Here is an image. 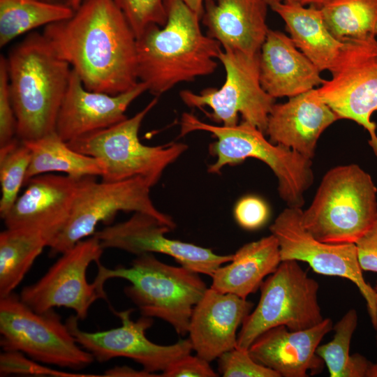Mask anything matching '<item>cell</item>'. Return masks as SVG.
Instances as JSON below:
<instances>
[{
	"label": "cell",
	"instance_id": "6da1fadb",
	"mask_svg": "<svg viewBox=\"0 0 377 377\" xmlns=\"http://www.w3.org/2000/svg\"><path fill=\"white\" fill-rule=\"evenodd\" d=\"M43 34L89 91L124 93L138 82L136 37L113 0H82Z\"/></svg>",
	"mask_w": 377,
	"mask_h": 377
},
{
	"label": "cell",
	"instance_id": "7a4b0ae2",
	"mask_svg": "<svg viewBox=\"0 0 377 377\" xmlns=\"http://www.w3.org/2000/svg\"><path fill=\"white\" fill-rule=\"evenodd\" d=\"M164 26L152 25L137 38L139 82L158 96L182 82L213 73L221 45L201 29V17L182 0H165Z\"/></svg>",
	"mask_w": 377,
	"mask_h": 377
},
{
	"label": "cell",
	"instance_id": "3957f363",
	"mask_svg": "<svg viewBox=\"0 0 377 377\" xmlns=\"http://www.w3.org/2000/svg\"><path fill=\"white\" fill-rule=\"evenodd\" d=\"M6 59L17 137L33 140L55 132L71 66L35 31L12 47Z\"/></svg>",
	"mask_w": 377,
	"mask_h": 377
},
{
	"label": "cell",
	"instance_id": "277c9868",
	"mask_svg": "<svg viewBox=\"0 0 377 377\" xmlns=\"http://www.w3.org/2000/svg\"><path fill=\"white\" fill-rule=\"evenodd\" d=\"M97 267L94 281L101 291L105 293L108 279L126 280L124 292L142 316L167 322L180 336L188 334L193 307L207 289L198 273L164 263L153 253L136 256L129 267Z\"/></svg>",
	"mask_w": 377,
	"mask_h": 377
},
{
	"label": "cell",
	"instance_id": "5b68a950",
	"mask_svg": "<svg viewBox=\"0 0 377 377\" xmlns=\"http://www.w3.org/2000/svg\"><path fill=\"white\" fill-rule=\"evenodd\" d=\"M180 127L181 136L202 131L211 133L216 138L209 147V153L216 158L209 165V172L219 173L226 165H237L247 158L258 159L274 173L279 195L288 207L302 208L304 205V194L314 179L312 159L272 143L266 139L263 132L244 121L232 126H216L184 112Z\"/></svg>",
	"mask_w": 377,
	"mask_h": 377
},
{
	"label": "cell",
	"instance_id": "8992f818",
	"mask_svg": "<svg viewBox=\"0 0 377 377\" xmlns=\"http://www.w3.org/2000/svg\"><path fill=\"white\" fill-rule=\"evenodd\" d=\"M377 218V188L357 164L338 165L323 177L313 200L302 212L304 228L330 244L355 243Z\"/></svg>",
	"mask_w": 377,
	"mask_h": 377
},
{
	"label": "cell",
	"instance_id": "52a82bcc",
	"mask_svg": "<svg viewBox=\"0 0 377 377\" xmlns=\"http://www.w3.org/2000/svg\"><path fill=\"white\" fill-rule=\"evenodd\" d=\"M157 102L156 97L132 117L66 143L75 151L103 163V181L117 182L141 177L154 186L165 168L188 149L184 143L147 146L140 141L141 124Z\"/></svg>",
	"mask_w": 377,
	"mask_h": 377
},
{
	"label": "cell",
	"instance_id": "ba28073f",
	"mask_svg": "<svg viewBox=\"0 0 377 377\" xmlns=\"http://www.w3.org/2000/svg\"><path fill=\"white\" fill-rule=\"evenodd\" d=\"M0 334L3 350L21 352L43 364L80 370L95 360L54 309L36 312L14 293L0 298Z\"/></svg>",
	"mask_w": 377,
	"mask_h": 377
},
{
	"label": "cell",
	"instance_id": "9c48e42d",
	"mask_svg": "<svg viewBox=\"0 0 377 377\" xmlns=\"http://www.w3.org/2000/svg\"><path fill=\"white\" fill-rule=\"evenodd\" d=\"M260 290L256 307L242 324L237 348L248 350L258 337L274 327L303 330L324 320L318 299L319 284L298 261H281L263 281Z\"/></svg>",
	"mask_w": 377,
	"mask_h": 377
},
{
	"label": "cell",
	"instance_id": "30bf717a",
	"mask_svg": "<svg viewBox=\"0 0 377 377\" xmlns=\"http://www.w3.org/2000/svg\"><path fill=\"white\" fill-rule=\"evenodd\" d=\"M218 59L223 64L226 79L219 88H207L199 94L190 90L179 93L187 106L203 109L212 121L226 126L238 124V115L244 121L258 128L265 134L268 117L275 104V98L269 95L260 82L259 54H248L242 52L222 49Z\"/></svg>",
	"mask_w": 377,
	"mask_h": 377
},
{
	"label": "cell",
	"instance_id": "8fae6325",
	"mask_svg": "<svg viewBox=\"0 0 377 377\" xmlns=\"http://www.w3.org/2000/svg\"><path fill=\"white\" fill-rule=\"evenodd\" d=\"M151 187L141 177L101 182L96 177H88L78 191L66 223L49 247L50 256L60 255L94 235L99 223L111 222L121 211L151 215L174 229L176 224L172 217L154 205L150 196Z\"/></svg>",
	"mask_w": 377,
	"mask_h": 377
},
{
	"label": "cell",
	"instance_id": "7c38bea8",
	"mask_svg": "<svg viewBox=\"0 0 377 377\" xmlns=\"http://www.w3.org/2000/svg\"><path fill=\"white\" fill-rule=\"evenodd\" d=\"M330 72L332 77L317 92L339 119H350L367 131L369 143L377 156L376 124L371 117L377 110V39L346 40Z\"/></svg>",
	"mask_w": 377,
	"mask_h": 377
},
{
	"label": "cell",
	"instance_id": "4fadbf2b",
	"mask_svg": "<svg viewBox=\"0 0 377 377\" xmlns=\"http://www.w3.org/2000/svg\"><path fill=\"white\" fill-rule=\"evenodd\" d=\"M103 250L94 235L78 242L60 254L39 280L24 287L20 299L36 312L65 307L72 309L79 320H84L97 300H107L105 293L87 278L89 266L101 263Z\"/></svg>",
	"mask_w": 377,
	"mask_h": 377
},
{
	"label": "cell",
	"instance_id": "5bb4252c",
	"mask_svg": "<svg viewBox=\"0 0 377 377\" xmlns=\"http://www.w3.org/2000/svg\"><path fill=\"white\" fill-rule=\"evenodd\" d=\"M301 208H285L269 226L277 239L281 261L306 263L317 274L352 281L364 298L368 313L376 326V291L367 283L360 265L355 243L330 244L318 240L302 223Z\"/></svg>",
	"mask_w": 377,
	"mask_h": 377
},
{
	"label": "cell",
	"instance_id": "9a60e30c",
	"mask_svg": "<svg viewBox=\"0 0 377 377\" xmlns=\"http://www.w3.org/2000/svg\"><path fill=\"white\" fill-rule=\"evenodd\" d=\"M133 311L130 309L115 312L121 325L104 331L89 332L81 330L75 315L68 317L66 324L76 341L96 361L105 362L117 357H126L151 374L163 372L175 361L193 350L189 339L165 346L149 340L145 332L152 325L153 318L142 316L134 321L131 318Z\"/></svg>",
	"mask_w": 377,
	"mask_h": 377
},
{
	"label": "cell",
	"instance_id": "2e32d148",
	"mask_svg": "<svg viewBox=\"0 0 377 377\" xmlns=\"http://www.w3.org/2000/svg\"><path fill=\"white\" fill-rule=\"evenodd\" d=\"M172 230L154 216L134 212L128 219L96 231L102 247L139 256L158 253L172 257L180 265L212 277L231 255H218L212 249L167 237Z\"/></svg>",
	"mask_w": 377,
	"mask_h": 377
},
{
	"label": "cell",
	"instance_id": "e0dca14e",
	"mask_svg": "<svg viewBox=\"0 0 377 377\" xmlns=\"http://www.w3.org/2000/svg\"><path fill=\"white\" fill-rule=\"evenodd\" d=\"M146 91L147 85L139 82L130 90L117 95L91 91L72 69L57 114L55 132L68 142L109 128L126 119L125 112L128 106Z\"/></svg>",
	"mask_w": 377,
	"mask_h": 377
},
{
	"label": "cell",
	"instance_id": "ac0fdd59",
	"mask_svg": "<svg viewBox=\"0 0 377 377\" xmlns=\"http://www.w3.org/2000/svg\"><path fill=\"white\" fill-rule=\"evenodd\" d=\"M87 177L50 173L32 177L3 219L6 227H36L57 237L66 223L78 191Z\"/></svg>",
	"mask_w": 377,
	"mask_h": 377
},
{
	"label": "cell",
	"instance_id": "d6986e66",
	"mask_svg": "<svg viewBox=\"0 0 377 377\" xmlns=\"http://www.w3.org/2000/svg\"><path fill=\"white\" fill-rule=\"evenodd\" d=\"M253 306L246 299L207 288L189 322L188 339L196 355L210 362L237 348V329Z\"/></svg>",
	"mask_w": 377,
	"mask_h": 377
},
{
	"label": "cell",
	"instance_id": "ffe728a7",
	"mask_svg": "<svg viewBox=\"0 0 377 377\" xmlns=\"http://www.w3.org/2000/svg\"><path fill=\"white\" fill-rule=\"evenodd\" d=\"M332 328L329 318L303 330L274 327L258 337L248 350L254 360L280 377H306L309 373L313 375L322 371L325 363L316 349Z\"/></svg>",
	"mask_w": 377,
	"mask_h": 377
},
{
	"label": "cell",
	"instance_id": "44dd1931",
	"mask_svg": "<svg viewBox=\"0 0 377 377\" xmlns=\"http://www.w3.org/2000/svg\"><path fill=\"white\" fill-rule=\"evenodd\" d=\"M338 119L316 88L290 97L286 103H275L268 117L265 134L272 143L312 159L320 135Z\"/></svg>",
	"mask_w": 377,
	"mask_h": 377
},
{
	"label": "cell",
	"instance_id": "7402d4cb",
	"mask_svg": "<svg viewBox=\"0 0 377 377\" xmlns=\"http://www.w3.org/2000/svg\"><path fill=\"white\" fill-rule=\"evenodd\" d=\"M267 6L264 0H204L202 22L223 49L258 54L269 29Z\"/></svg>",
	"mask_w": 377,
	"mask_h": 377
},
{
	"label": "cell",
	"instance_id": "603a6c76",
	"mask_svg": "<svg viewBox=\"0 0 377 377\" xmlns=\"http://www.w3.org/2000/svg\"><path fill=\"white\" fill-rule=\"evenodd\" d=\"M259 68L261 86L274 98H290L325 82L290 36L277 30L267 31L259 52Z\"/></svg>",
	"mask_w": 377,
	"mask_h": 377
},
{
	"label": "cell",
	"instance_id": "cb8c5ba5",
	"mask_svg": "<svg viewBox=\"0 0 377 377\" xmlns=\"http://www.w3.org/2000/svg\"><path fill=\"white\" fill-rule=\"evenodd\" d=\"M281 263L278 241L271 234L241 246L226 265L219 267L213 274L211 288L246 299L260 289Z\"/></svg>",
	"mask_w": 377,
	"mask_h": 377
},
{
	"label": "cell",
	"instance_id": "d4e9b609",
	"mask_svg": "<svg viewBox=\"0 0 377 377\" xmlns=\"http://www.w3.org/2000/svg\"><path fill=\"white\" fill-rule=\"evenodd\" d=\"M284 21L290 38L321 72L330 71L344 45L330 32L318 6L283 0L269 6Z\"/></svg>",
	"mask_w": 377,
	"mask_h": 377
},
{
	"label": "cell",
	"instance_id": "484cf974",
	"mask_svg": "<svg viewBox=\"0 0 377 377\" xmlns=\"http://www.w3.org/2000/svg\"><path fill=\"white\" fill-rule=\"evenodd\" d=\"M55 237L47 230L31 226L6 228L0 233V298L13 293Z\"/></svg>",
	"mask_w": 377,
	"mask_h": 377
},
{
	"label": "cell",
	"instance_id": "4316f807",
	"mask_svg": "<svg viewBox=\"0 0 377 377\" xmlns=\"http://www.w3.org/2000/svg\"><path fill=\"white\" fill-rule=\"evenodd\" d=\"M24 142L31 153L24 185L34 177L52 172L75 178L101 177L103 174L104 166L100 160L71 149L56 132Z\"/></svg>",
	"mask_w": 377,
	"mask_h": 377
},
{
	"label": "cell",
	"instance_id": "83f0119b",
	"mask_svg": "<svg viewBox=\"0 0 377 377\" xmlns=\"http://www.w3.org/2000/svg\"><path fill=\"white\" fill-rule=\"evenodd\" d=\"M74 10L66 4L41 0H0V46L41 26L71 17Z\"/></svg>",
	"mask_w": 377,
	"mask_h": 377
},
{
	"label": "cell",
	"instance_id": "f1b7e54d",
	"mask_svg": "<svg viewBox=\"0 0 377 377\" xmlns=\"http://www.w3.org/2000/svg\"><path fill=\"white\" fill-rule=\"evenodd\" d=\"M318 7L337 40L377 36V0H325Z\"/></svg>",
	"mask_w": 377,
	"mask_h": 377
},
{
	"label": "cell",
	"instance_id": "f546056e",
	"mask_svg": "<svg viewBox=\"0 0 377 377\" xmlns=\"http://www.w3.org/2000/svg\"><path fill=\"white\" fill-rule=\"evenodd\" d=\"M357 322V311L350 309L334 326L332 339L316 349V354L327 366L330 377L367 376L372 363L359 353L350 355L351 339Z\"/></svg>",
	"mask_w": 377,
	"mask_h": 377
},
{
	"label": "cell",
	"instance_id": "4dcf8cb0",
	"mask_svg": "<svg viewBox=\"0 0 377 377\" xmlns=\"http://www.w3.org/2000/svg\"><path fill=\"white\" fill-rule=\"evenodd\" d=\"M29 147L17 137L0 147V216L3 219L19 197L25 184L31 162Z\"/></svg>",
	"mask_w": 377,
	"mask_h": 377
},
{
	"label": "cell",
	"instance_id": "1f68e13d",
	"mask_svg": "<svg viewBox=\"0 0 377 377\" xmlns=\"http://www.w3.org/2000/svg\"><path fill=\"white\" fill-rule=\"evenodd\" d=\"M136 39L152 25L163 27L168 18L165 0H113Z\"/></svg>",
	"mask_w": 377,
	"mask_h": 377
},
{
	"label": "cell",
	"instance_id": "d6a6232c",
	"mask_svg": "<svg viewBox=\"0 0 377 377\" xmlns=\"http://www.w3.org/2000/svg\"><path fill=\"white\" fill-rule=\"evenodd\" d=\"M219 371L224 377H280L253 359L248 350L233 348L219 358Z\"/></svg>",
	"mask_w": 377,
	"mask_h": 377
},
{
	"label": "cell",
	"instance_id": "836d02e7",
	"mask_svg": "<svg viewBox=\"0 0 377 377\" xmlns=\"http://www.w3.org/2000/svg\"><path fill=\"white\" fill-rule=\"evenodd\" d=\"M47 375L54 376H77L74 374L52 370L19 351L3 350L0 355V376Z\"/></svg>",
	"mask_w": 377,
	"mask_h": 377
},
{
	"label": "cell",
	"instance_id": "e575fe53",
	"mask_svg": "<svg viewBox=\"0 0 377 377\" xmlns=\"http://www.w3.org/2000/svg\"><path fill=\"white\" fill-rule=\"evenodd\" d=\"M17 137V119L13 109L6 67V59L0 57V147Z\"/></svg>",
	"mask_w": 377,
	"mask_h": 377
},
{
	"label": "cell",
	"instance_id": "d590c367",
	"mask_svg": "<svg viewBox=\"0 0 377 377\" xmlns=\"http://www.w3.org/2000/svg\"><path fill=\"white\" fill-rule=\"evenodd\" d=\"M233 214L240 227L247 230H255L267 223L269 209L263 199L257 195H249L237 202Z\"/></svg>",
	"mask_w": 377,
	"mask_h": 377
},
{
	"label": "cell",
	"instance_id": "8d00e7d4",
	"mask_svg": "<svg viewBox=\"0 0 377 377\" xmlns=\"http://www.w3.org/2000/svg\"><path fill=\"white\" fill-rule=\"evenodd\" d=\"M219 375L209 362L198 356L188 354L169 365L160 376L163 377H216Z\"/></svg>",
	"mask_w": 377,
	"mask_h": 377
},
{
	"label": "cell",
	"instance_id": "74e56055",
	"mask_svg": "<svg viewBox=\"0 0 377 377\" xmlns=\"http://www.w3.org/2000/svg\"><path fill=\"white\" fill-rule=\"evenodd\" d=\"M355 244L362 269L377 273V218Z\"/></svg>",
	"mask_w": 377,
	"mask_h": 377
},
{
	"label": "cell",
	"instance_id": "f35d334b",
	"mask_svg": "<svg viewBox=\"0 0 377 377\" xmlns=\"http://www.w3.org/2000/svg\"><path fill=\"white\" fill-rule=\"evenodd\" d=\"M104 376H159L155 374L149 373L145 370L137 371L128 367H118L108 369L105 372Z\"/></svg>",
	"mask_w": 377,
	"mask_h": 377
},
{
	"label": "cell",
	"instance_id": "ab89813d",
	"mask_svg": "<svg viewBox=\"0 0 377 377\" xmlns=\"http://www.w3.org/2000/svg\"><path fill=\"white\" fill-rule=\"evenodd\" d=\"M184 3L200 17L203 11L204 0H182Z\"/></svg>",
	"mask_w": 377,
	"mask_h": 377
},
{
	"label": "cell",
	"instance_id": "60d3db41",
	"mask_svg": "<svg viewBox=\"0 0 377 377\" xmlns=\"http://www.w3.org/2000/svg\"><path fill=\"white\" fill-rule=\"evenodd\" d=\"M304 6L314 5L319 6L325 0H292Z\"/></svg>",
	"mask_w": 377,
	"mask_h": 377
},
{
	"label": "cell",
	"instance_id": "b9f144b4",
	"mask_svg": "<svg viewBox=\"0 0 377 377\" xmlns=\"http://www.w3.org/2000/svg\"><path fill=\"white\" fill-rule=\"evenodd\" d=\"M367 377H377V362L374 364L372 363L368 371Z\"/></svg>",
	"mask_w": 377,
	"mask_h": 377
},
{
	"label": "cell",
	"instance_id": "7bdbcfd3",
	"mask_svg": "<svg viewBox=\"0 0 377 377\" xmlns=\"http://www.w3.org/2000/svg\"><path fill=\"white\" fill-rule=\"evenodd\" d=\"M82 1V0H66V5L74 10L79 7Z\"/></svg>",
	"mask_w": 377,
	"mask_h": 377
},
{
	"label": "cell",
	"instance_id": "ee69618b",
	"mask_svg": "<svg viewBox=\"0 0 377 377\" xmlns=\"http://www.w3.org/2000/svg\"><path fill=\"white\" fill-rule=\"evenodd\" d=\"M41 1H45V2H49V3L66 4V0H41Z\"/></svg>",
	"mask_w": 377,
	"mask_h": 377
},
{
	"label": "cell",
	"instance_id": "f6af8a7d",
	"mask_svg": "<svg viewBox=\"0 0 377 377\" xmlns=\"http://www.w3.org/2000/svg\"><path fill=\"white\" fill-rule=\"evenodd\" d=\"M269 6H271L272 5H274L275 3H279L283 1V0H264Z\"/></svg>",
	"mask_w": 377,
	"mask_h": 377
},
{
	"label": "cell",
	"instance_id": "bcb514c9",
	"mask_svg": "<svg viewBox=\"0 0 377 377\" xmlns=\"http://www.w3.org/2000/svg\"><path fill=\"white\" fill-rule=\"evenodd\" d=\"M374 288L376 291V320H377V281H376V284ZM375 330H376V341H377V321H376V326Z\"/></svg>",
	"mask_w": 377,
	"mask_h": 377
}]
</instances>
